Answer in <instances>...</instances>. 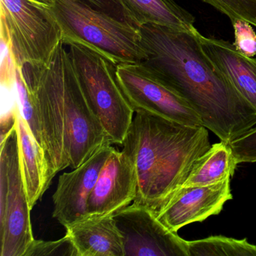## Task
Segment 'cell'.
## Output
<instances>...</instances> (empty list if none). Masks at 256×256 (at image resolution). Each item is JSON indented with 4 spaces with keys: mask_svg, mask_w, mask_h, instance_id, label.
<instances>
[{
    "mask_svg": "<svg viewBox=\"0 0 256 256\" xmlns=\"http://www.w3.org/2000/svg\"><path fill=\"white\" fill-rule=\"evenodd\" d=\"M64 46L62 41L58 44L46 65L23 67L55 175L66 168L78 167L109 140Z\"/></svg>",
    "mask_w": 256,
    "mask_h": 256,
    "instance_id": "2",
    "label": "cell"
},
{
    "mask_svg": "<svg viewBox=\"0 0 256 256\" xmlns=\"http://www.w3.org/2000/svg\"><path fill=\"white\" fill-rule=\"evenodd\" d=\"M212 6L230 22L244 20L256 28V0H202Z\"/></svg>",
    "mask_w": 256,
    "mask_h": 256,
    "instance_id": "20",
    "label": "cell"
},
{
    "mask_svg": "<svg viewBox=\"0 0 256 256\" xmlns=\"http://www.w3.org/2000/svg\"><path fill=\"white\" fill-rule=\"evenodd\" d=\"M236 163L256 162V127L229 143Z\"/></svg>",
    "mask_w": 256,
    "mask_h": 256,
    "instance_id": "23",
    "label": "cell"
},
{
    "mask_svg": "<svg viewBox=\"0 0 256 256\" xmlns=\"http://www.w3.org/2000/svg\"><path fill=\"white\" fill-rule=\"evenodd\" d=\"M138 28L160 25L178 30H196V18L174 0H121Z\"/></svg>",
    "mask_w": 256,
    "mask_h": 256,
    "instance_id": "16",
    "label": "cell"
},
{
    "mask_svg": "<svg viewBox=\"0 0 256 256\" xmlns=\"http://www.w3.org/2000/svg\"><path fill=\"white\" fill-rule=\"evenodd\" d=\"M64 44L76 43L113 62L140 64L146 59L139 29L88 5L83 0H52Z\"/></svg>",
    "mask_w": 256,
    "mask_h": 256,
    "instance_id": "4",
    "label": "cell"
},
{
    "mask_svg": "<svg viewBox=\"0 0 256 256\" xmlns=\"http://www.w3.org/2000/svg\"><path fill=\"white\" fill-rule=\"evenodd\" d=\"M138 29L146 54L140 64L187 102L204 126L229 144L256 125V109L204 52L197 29L185 32L150 24Z\"/></svg>",
    "mask_w": 256,
    "mask_h": 256,
    "instance_id": "1",
    "label": "cell"
},
{
    "mask_svg": "<svg viewBox=\"0 0 256 256\" xmlns=\"http://www.w3.org/2000/svg\"><path fill=\"white\" fill-rule=\"evenodd\" d=\"M118 83L134 112H143L190 126H203L184 98L156 80L140 64L116 66Z\"/></svg>",
    "mask_w": 256,
    "mask_h": 256,
    "instance_id": "8",
    "label": "cell"
},
{
    "mask_svg": "<svg viewBox=\"0 0 256 256\" xmlns=\"http://www.w3.org/2000/svg\"><path fill=\"white\" fill-rule=\"evenodd\" d=\"M23 67L24 66L16 64V86L19 108L36 140L44 149L40 120L32 101V96L24 76Z\"/></svg>",
    "mask_w": 256,
    "mask_h": 256,
    "instance_id": "19",
    "label": "cell"
},
{
    "mask_svg": "<svg viewBox=\"0 0 256 256\" xmlns=\"http://www.w3.org/2000/svg\"><path fill=\"white\" fill-rule=\"evenodd\" d=\"M202 48L217 70L256 110V58H248L234 44L198 32Z\"/></svg>",
    "mask_w": 256,
    "mask_h": 256,
    "instance_id": "14",
    "label": "cell"
},
{
    "mask_svg": "<svg viewBox=\"0 0 256 256\" xmlns=\"http://www.w3.org/2000/svg\"><path fill=\"white\" fill-rule=\"evenodd\" d=\"M229 144H215L198 160L182 187L208 186L232 178L238 166Z\"/></svg>",
    "mask_w": 256,
    "mask_h": 256,
    "instance_id": "17",
    "label": "cell"
},
{
    "mask_svg": "<svg viewBox=\"0 0 256 256\" xmlns=\"http://www.w3.org/2000/svg\"><path fill=\"white\" fill-rule=\"evenodd\" d=\"M113 146L104 142L88 160L58 180L53 194V216L65 227L88 214V202Z\"/></svg>",
    "mask_w": 256,
    "mask_h": 256,
    "instance_id": "10",
    "label": "cell"
},
{
    "mask_svg": "<svg viewBox=\"0 0 256 256\" xmlns=\"http://www.w3.org/2000/svg\"><path fill=\"white\" fill-rule=\"evenodd\" d=\"M16 128L18 144L20 168L31 208L50 186L55 174L50 168L46 151L31 132L18 107Z\"/></svg>",
    "mask_w": 256,
    "mask_h": 256,
    "instance_id": "15",
    "label": "cell"
},
{
    "mask_svg": "<svg viewBox=\"0 0 256 256\" xmlns=\"http://www.w3.org/2000/svg\"><path fill=\"white\" fill-rule=\"evenodd\" d=\"M77 256L76 248L68 235L58 240H34L24 256Z\"/></svg>",
    "mask_w": 256,
    "mask_h": 256,
    "instance_id": "21",
    "label": "cell"
},
{
    "mask_svg": "<svg viewBox=\"0 0 256 256\" xmlns=\"http://www.w3.org/2000/svg\"><path fill=\"white\" fill-rule=\"evenodd\" d=\"M230 178L208 186L182 187L157 212L158 220L172 232L187 224L203 222L221 212L233 198Z\"/></svg>",
    "mask_w": 256,
    "mask_h": 256,
    "instance_id": "12",
    "label": "cell"
},
{
    "mask_svg": "<svg viewBox=\"0 0 256 256\" xmlns=\"http://www.w3.org/2000/svg\"><path fill=\"white\" fill-rule=\"evenodd\" d=\"M234 30V46L238 52L248 58L256 56V34L251 24L244 20L232 22Z\"/></svg>",
    "mask_w": 256,
    "mask_h": 256,
    "instance_id": "22",
    "label": "cell"
},
{
    "mask_svg": "<svg viewBox=\"0 0 256 256\" xmlns=\"http://www.w3.org/2000/svg\"><path fill=\"white\" fill-rule=\"evenodd\" d=\"M35 1L48 6H50L52 2V0H35ZM83 1L92 8L102 12L106 13L114 18L136 26L134 20L132 18L131 16L121 0H83Z\"/></svg>",
    "mask_w": 256,
    "mask_h": 256,
    "instance_id": "24",
    "label": "cell"
},
{
    "mask_svg": "<svg viewBox=\"0 0 256 256\" xmlns=\"http://www.w3.org/2000/svg\"><path fill=\"white\" fill-rule=\"evenodd\" d=\"M136 168L124 150L112 148L88 202V214H115L137 196Z\"/></svg>",
    "mask_w": 256,
    "mask_h": 256,
    "instance_id": "11",
    "label": "cell"
},
{
    "mask_svg": "<svg viewBox=\"0 0 256 256\" xmlns=\"http://www.w3.org/2000/svg\"><path fill=\"white\" fill-rule=\"evenodd\" d=\"M5 25L18 65H46L58 44L62 31L49 6L35 0H0Z\"/></svg>",
    "mask_w": 256,
    "mask_h": 256,
    "instance_id": "7",
    "label": "cell"
},
{
    "mask_svg": "<svg viewBox=\"0 0 256 256\" xmlns=\"http://www.w3.org/2000/svg\"><path fill=\"white\" fill-rule=\"evenodd\" d=\"M77 256H125L114 214H86L65 226Z\"/></svg>",
    "mask_w": 256,
    "mask_h": 256,
    "instance_id": "13",
    "label": "cell"
},
{
    "mask_svg": "<svg viewBox=\"0 0 256 256\" xmlns=\"http://www.w3.org/2000/svg\"><path fill=\"white\" fill-rule=\"evenodd\" d=\"M138 179L134 203L158 212L182 188L198 160L210 148L204 126L136 112L122 142Z\"/></svg>",
    "mask_w": 256,
    "mask_h": 256,
    "instance_id": "3",
    "label": "cell"
},
{
    "mask_svg": "<svg viewBox=\"0 0 256 256\" xmlns=\"http://www.w3.org/2000/svg\"><path fill=\"white\" fill-rule=\"evenodd\" d=\"M0 148V256H24L35 238L16 125L1 137Z\"/></svg>",
    "mask_w": 256,
    "mask_h": 256,
    "instance_id": "6",
    "label": "cell"
},
{
    "mask_svg": "<svg viewBox=\"0 0 256 256\" xmlns=\"http://www.w3.org/2000/svg\"><path fill=\"white\" fill-rule=\"evenodd\" d=\"M188 256H256V245L247 240L212 236L187 241Z\"/></svg>",
    "mask_w": 256,
    "mask_h": 256,
    "instance_id": "18",
    "label": "cell"
},
{
    "mask_svg": "<svg viewBox=\"0 0 256 256\" xmlns=\"http://www.w3.org/2000/svg\"><path fill=\"white\" fill-rule=\"evenodd\" d=\"M125 256H188L187 241L164 226L150 208L133 202L114 214Z\"/></svg>",
    "mask_w": 256,
    "mask_h": 256,
    "instance_id": "9",
    "label": "cell"
},
{
    "mask_svg": "<svg viewBox=\"0 0 256 256\" xmlns=\"http://www.w3.org/2000/svg\"><path fill=\"white\" fill-rule=\"evenodd\" d=\"M67 46L84 92L109 142L122 145L136 112L118 83L116 66L82 44Z\"/></svg>",
    "mask_w": 256,
    "mask_h": 256,
    "instance_id": "5",
    "label": "cell"
}]
</instances>
